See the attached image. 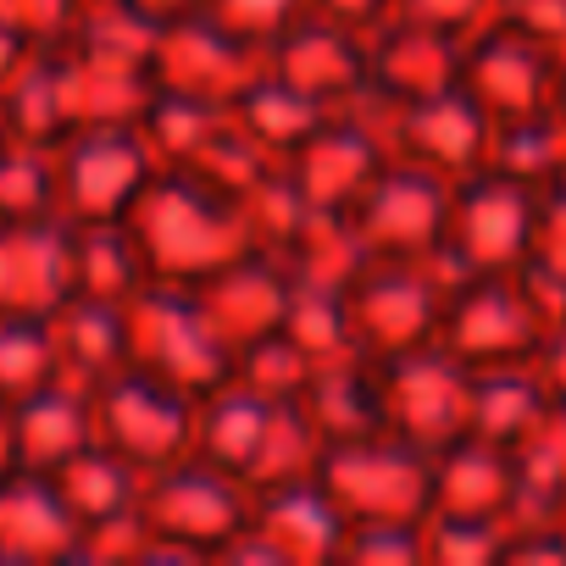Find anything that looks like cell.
Segmentation results:
<instances>
[{
    "label": "cell",
    "instance_id": "cell-4",
    "mask_svg": "<svg viewBox=\"0 0 566 566\" xmlns=\"http://www.w3.org/2000/svg\"><path fill=\"white\" fill-rule=\"evenodd\" d=\"M549 328L516 272H472L455 277L444 295V317H439V345L461 361V367H516L533 361L544 350Z\"/></svg>",
    "mask_w": 566,
    "mask_h": 566
},
{
    "label": "cell",
    "instance_id": "cell-13",
    "mask_svg": "<svg viewBox=\"0 0 566 566\" xmlns=\"http://www.w3.org/2000/svg\"><path fill=\"white\" fill-rule=\"evenodd\" d=\"M395 139L406 150V161H422L433 172H478L489 167V139H494V117L467 95V84L439 90L428 101L395 106Z\"/></svg>",
    "mask_w": 566,
    "mask_h": 566
},
{
    "label": "cell",
    "instance_id": "cell-20",
    "mask_svg": "<svg viewBox=\"0 0 566 566\" xmlns=\"http://www.w3.org/2000/svg\"><path fill=\"white\" fill-rule=\"evenodd\" d=\"M123 7H134V12L145 18V23L167 29V23H184V18L206 12V0H123Z\"/></svg>",
    "mask_w": 566,
    "mask_h": 566
},
{
    "label": "cell",
    "instance_id": "cell-3",
    "mask_svg": "<svg viewBox=\"0 0 566 566\" xmlns=\"http://www.w3.org/2000/svg\"><path fill=\"white\" fill-rule=\"evenodd\" d=\"M317 478L345 522H428L433 511V461L400 433L328 444Z\"/></svg>",
    "mask_w": 566,
    "mask_h": 566
},
{
    "label": "cell",
    "instance_id": "cell-1",
    "mask_svg": "<svg viewBox=\"0 0 566 566\" xmlns=\"http://www.w3.org/2000/svg\"><path fill=\"white\" fill-rule=\"evenodd\" d=\"M128 228L150 261V277H167V283H206L255 250L244 206L228 189H217L184 167L145 189Z\"/></svg>",
    "mask_w": 566,
    "mask_h": 566
},
{
    "label": "cell",
    "instance_id": "cell-8",
    "mask_svg": "<svg viewBox=\"0 0 566 566\" xmlns=\"http://www.w3.org/2000/svg\"><path fill=\"white\" fill-rule=\"evenodd\" d=\"M444 295L417 272V261H384L367 255L356 266V277L345 283V312H350V334L356 350L367 356H406L417 345L439 339V317H444Z\"/></svg>",
    "mask_w": 566,
    "mask_h": 566
},
{
    "label": "cell",
    "instance_id": "cell-10",
    "mask_svg": "<svg viewBox=\"0 0 566 566\" xmlns=\"http://www.w3.org/2000/svg\"><path fill=\"white\" fill-rule=\"evenodd\" d=\"M350 222L367 244V255L384 261H422L439 255L444 244V222H450V189L444 172L422 167V161H400V167H378V178L361 189V200L350 206Z\"/></svg>",
    "mask_w": 566,
    "mask_h": 566
},
{
    "label": "cell",
    "instance_id": "cell-16",
    "mask_svg": "<svg viewBox=\"0 0 566 566\" xmlns=\"http://www.w3.org/2000/svg\"><path fill=\"white\" fill-rule=\"evenodd\" d=\"M56 378H62V345L51 334V317L0 312V406H18Z\"/></svg>",
    "mask_w": 566,
    "mask_h": 566
},
{
    "label": "cell",
    "instance_id": "cell-6",
    "mask_svg": "<svg viewBox=\"0 0 566 566\" xmlns=\"http://www.w3.org/2000/svg\"><path fill=\"white\" fill-rule=\"evenodd\" d=\"M150 134L134 123H90L56 167V200L73 228L128 222L145 189L156 184Z\"/></svg>",
    "mask_w": 566,
    "mask_h": 566
},
{
    "label": "cell",
    "instance_id": "cell-18",
    "mask_svg": "<svg viewBox=\"0 0 566 566\" xmlns=\"http://www.w3.org/2000/svg\"><path fill=\"white\" fill-rule=\"evenodd\" d=\"M527 266H544L555 277H566V184H555L538 200V222H533V255Z\"/></svg>",
    "mask_w": 566,
    "mask_h": 566
},
{
    "label": "cell",
    "instance_id": "cell-11",
    "mask_svg": "<svg viewBox=\"0 0 566 566\" xmlns=\"http://www.w3.org/2000/svg\"><path fill=\"white\" fill-rule=\"evenodd\" d=\"M549 78H555V51L511 18H494L483 34L467 40L461 84L494 123L544 112L549 106Z\"/></svg>",
    "mask_w": 566,
    "mask_h": 566
},
{
    "label": "cell",
    "instance_id": "cell-19",
    "mask_svg": "<svg viewBox=\"0 0 566 566\" xmlns=\"http://www.w3.org/2000/svg\"><path fill=\"white\" fill-rule=\"evenodd\" d=\"M317 12L334 18V23H350V29L373 34L378 23L395 18V0H317Z\"/></svg>",
    "mask_w": 566,
    "mask_h": 566
},
{
    "label": "cell",
    "instance_id": "cell-17",
    "mask_svg": "<svg viewBox=\"0 0 566 566\" xmlns=\"http://www.w3.org/2000/svg\"><path fill=\"white\" fill-rule=\"evenodd\" d=\"M312 12H317V0H206V18H217L222 29H233L239 40H250L261 51H272Z\"/></svg>",
    "mask_w": 566,
    "mask_h": 566
},
{
    "label": "cell",
    "instance_id": "cell-9",
    "mask_svg": "<svg viewBox=\"0 0 566 566\" xmlns=\"http://www.w3.org/2000/svg\"><path fill=\"white\" fill-rule=\"evenodd\" d=\"M378 389H384V422H389V433L422 444L428 455H439L444 444L467 439L472 367H461L439 339L433 345H417L406 356H384Z\"/></svg>",
    "mask_w": 566,
    "mask_h": 566
},
{
    "label": "cell",
    "instance_id": "cell-12",
    "mask_svg": "<svg viewBox=\"0 0 566 566\" xmlns=\"http://www.w3.org/2000/svg\"><path fill=\"white\" fill-rule=\"evenodd\" d=\"M78 295V233L56 217L0 222V312L56 317Z\"/></svg>",
    "mask_w": 566,
    "mask_h": 566
},
{
    "label": "cell",
    "instance_id": "cell-15",
    "mask_svg": "<svg viewBox=\"0 0 566 566\" xmlns=\"http://www.w3.org/2000/svg\"><path fill=\"white\" fill-rule=\"evenodd\" d=\"M84 549V522L51 472L18 467L0 478V555H67Z\"/></svg>",
    "mask_w": 566,
    "mask_h": 566
},
{
    "label": "cell",
    "instance_id": "cell-14",
    "mask_svg": "<svg viewBox=\"0 0 566 566\" xmlns=\"http://www.w3.org/2000/svg\"><path fill=\"white\" fill-rule=\"evenodd\" d=\"M266 67L283 73L295 90H306L312 101H323L334 112V101L367 90V73H373V56H367V40L361 29L350 23H334L323 12H312L301 29H290L272 51H266Z\"/></svg>",
    "mask_w": 566,
    "mask_h": 566
},
{
    "label": "cell",
    "instance_id": "cell-2",
    "mask_svg": "<svg viewBox=\"0 0 566 566\" xmlns=\"http://www.w3.org/2000/svg\"><path fill=\"white\" fill-rule=\"evenodd\" d=\"M139 516L156 544H172L184 555H211V549L222 555L250 522V483L206 455L167 461L145 472Z\"/></svg>",
    "mask_w": 566,
    "mask_h": 566
},
{
    "label": "cell",
    "instance_id": "cell-5",
    "mask_svg": "<svg viewBox=\"0 0 566 566\" xmlns=\"http://www.w3.org/2000/svg\"><path fill=\"white\" fill-rule=\"evenodd\" d=\"M195 411L200 400L178 389L172 378L150 367H123L95 384V439L128 455L139 472H156L167 461H184L195 444Z\"/></svg>",
    "mask_w": 566,
    "mask_h": 566
},
{
    "label": "cell",
    "instance_id": "cell-7",
    "mask_svg": "<svg viewBox=\"0 0 566 566\" xmlns=\"http://www.w3.org/2000/svg\"><path fill=\"white\" fill-rule=\"evenodd\" d=\"M533 222H538V200L533 184L478 167V184H467L461 195H450V222H444V244L439 255H455V272H516L533 255Z\"/></svg>",
    "mask_w": 566,
    "mask_h": 566
}]
</instances>
